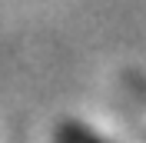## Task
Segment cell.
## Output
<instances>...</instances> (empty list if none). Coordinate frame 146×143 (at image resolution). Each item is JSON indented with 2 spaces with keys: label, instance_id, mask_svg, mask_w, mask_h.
Masks as SVG:
<instances>
[{
  "label": "cell",
  "instance_id": "6da1fadb",
  "mask_svg": "<svg viewBox=\"0 0 146 143\" xmlns=\"http://www.w3.org/2000/svg\"><path fill=\"white\" fill-rule=\"evenodd\" d=\"M56 143H103V140L93 133V130H86V126L66 120V123L56 126Z\"/></svg>",
  "mask_w": 146,
  "mask_h": 143
}]
</instances>
